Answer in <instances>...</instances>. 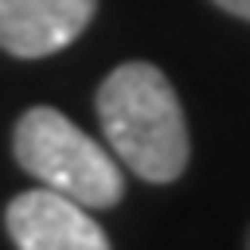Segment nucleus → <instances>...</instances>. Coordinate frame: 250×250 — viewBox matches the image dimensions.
Returning <instances> with one entry per match:
<instances>
[{"label":"nucleus","mask_w":250,"mask_h":250,"mask_svg":"<svg viewBox=\"0 0 250 250\" xmlns=\"http://www.w3.org/2000/svg\"><path fill=\"white\" fill-rule=\"evenodd\" d=\"M98 117L113 156L141 180L168 184L188 164V125L172 82L152 62H121L98 90Z\"/></svg>","instance_id":"obj_1"},{"label":"nucleus","mask_w":250,"mask_h":250,"mask_svg":"<svg viewBox=\"0 0 250 250\" xmlns=\"http://www.w3.org/2000/svg\"><path fill=\"white\" fill-rule=\"evenodd\" d=\"M12 148L23 172L90 211L113 207L125 191L117 160L51 105H35L16 121Z\"/></svg>","instance_id":"obj_2"},{"label":"nucleus","mask_w":250,"mask_h":250,"mask_svg":"<svg viewBox=\"0 0 250 250\" xmlns=\"http://www.w3.org/2000/svg\"><path fill=\"white\" fill-rule=\"evenodd\" d=\"M4 219L20 250H109V238L90 215V207L51 188L16 195Z\"/></svg>","instance_id":"obj_3"},{"label":"nucleus","mask_w":250,"mask_h":250,"mask_svg":"<svg viewBox=\"0 0 250 250\" xmlns=\"http://www.w3.org/2000/svg\"><path fill=\"white\" fill-rule=\"evenodd\" d=\"M98 0H0V51L43 59L70 47L94 20Z\"/></svg>","instance_id":"obj_4"},{"label":"nucleus","mask_w":250,"mask_h":250,"mask_svg":"<svg viewBox=\"0 0 250 250\" xmlns=\"http://www.w3.org/2000/svg\"><path fill=\"white\" fill-rule=\"evenodd\" d=\"M219 8H227V12H234V16H242V20H250V0H215Z\"/></svg>","instance_id":"obj_5"}]
</instances>
